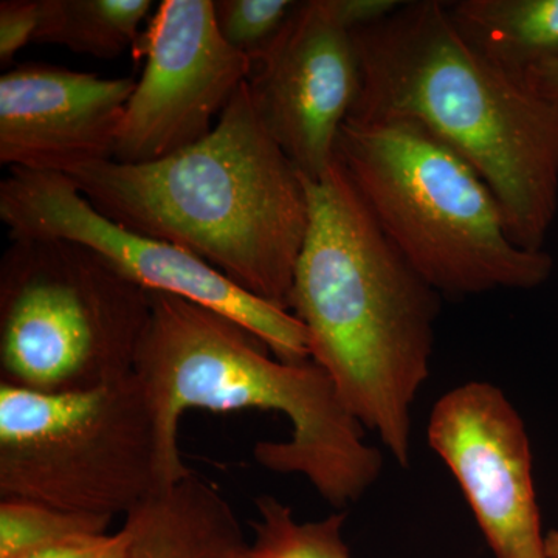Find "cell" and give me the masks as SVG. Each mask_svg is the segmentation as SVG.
<instances>
[{
  "label": "cell",
  "instance_id": "obj_20",
  "mask_svg": "<svg viewBox=\"0 0 558 558\" xmlns=\"http://www.w3.org/2000/svg\"><path fill=\"white\" fill-rule=\"evenodd\" d=\"M124 553L126 535L120 529L117 534L72 539L22 558H124Z\"/></svg>",
  "mask_w": 558,
  "mask_h": 558
},
{
  "label": "cell",
  "instance_id": "obj_3",
  "mask_svg": "<svg viewBox=\"0 0 558 558\" xmlns=\"http://www.w3.org/2000/svg\"><path fill=\"white\" fill-rule=\"evenodd\" d=\"M68 178L109 219L193 253L289 311L310 223L306 186L264 126L247 81L196 145L149 163L100 161Z\"/></svg>",
  "mask_w": 558,
  "mask_h": 558
},
{
  "label": "cell",
  "instance_id": "obj_10",
  "mask_svg": "<svg viewBox=\"0 0 558 558\" xmlns=\"http://www.w3.org/2000/svg\"><path fill=\"white\" fill-rule=\"evenodd\" d=\"M250 94L264 126L303 178L337 160L340 131L359 100L354 35L333 0L296 3L269 47L252 60Z\"/></svg>",
  "mask_w": 558,
  "mask_h": 558
},
{
  "label": "cell",
  "instance_id": "obj_17",
  "mask_svg": "<svg viewBox=\"0 0 558 558\" xmlns=\"http://www.w3.org/2000/svg\"><path fill=\"white\" fill-rule=\"evenodd\" d=\"M113 519L25 501H0V558H22L72 539L109 534Z\"/></svg>",
  "mask_w": 558,
  "mask_h": 558
},
{
  "label": "cell",
  "instance_id": "obj_9",
  "mask_svg": "<svg viewBox=\"0 0 558 558\" xmlns=\"http://www.w3.org/2000/svg\"><path fill=\"white\" fill-rule=\"evenodd\" d=\"M132 54L146 62L121 121L119 163H149L199 143L252 70L220 36L213 0H163Z\"/></svg>",
  "mask_w": 558,
  "mask_h": 558
},
{
  "label": "cell",
  "instance_id": "obj_12",
  "mask_svg": "<svg viewBox=\"0 0 558 558\" xmlns=\"http://www.w3.org/2000/svg\"><path fill=\"white\" fill-rule=\"evenodd\" d=\"M135 83L49 64L9 70L0 78V161L69 175L113 160Z\"/></svg>",
  "mask_w": 558,
  "mask_h": 558
},
{
  "label": "cell",
  "instance_id": "obj_1",
  "mask_svg": "<svg viewBox=\"0 0 558 558\" xmlns=\"http://www.w3.org/2000/svg\"><path fill=\"white\" fill-rule=\"evenodd\" d=\"M352 35L360 94L349 119L424 128L487 183L513 242L545 250L558 211L557 110L486 57L447 2H402Z\"/></svg>",
  "mask_w": 558,
  "mask_h": 558
},
{
  "label": "cell",
  "instance_id": "obj_15",
  "mask_svg": "<svg viewBox=\"0 0 558 558\" xmlns=\"http://www.w3.org/2000/svg\"><path fill=\"white\" fill-rule=\"evenodd\" d=\"M153 5V0H38L33 43L101 60L117 58L135 49Z\"/></svg>",
  "mask_w": 558,
  "mask_h": 558
},
{
  "label": "cell",
  "instance_id": "obj_8",
  "mask_svg": "<svg viewBox=\"0 0 558 558\" xmlns=\"http://www.w3.org/2000/svg\"><path fill=\"white\" fill-rule=\"evenodd\" d=\"M0 219L10 240L86 245L150 293L179 296L240 323L278 359L311 360L310 336L292 312L250 295L193 253L109 219L68 175L10 170L0 182Z\"/></svg>",
  "mask_w": 558,
  "mask_h": 558
},
{
  "label": "cell",
  "instance_id": "obj_18",
  "mask_svg": "<svg viewBox=\"0 0 558 558\" xmlns=\"http://www.w3.org/2000/svg\"><path fill=\"white\" fill-rule=\"evenodd\" d=\"M296 3L290 0H218L215 20L223 40L250 61L284 27Z\"/></svg>",
  "mask_w": 558,
  "mask_h": 558
},
{
  "label": "cell",
  "instance_id": "obj_14",
  "mask_svg": "<svg viewBox=\"0 0 558 558\" xmlns=\"http://www.w3.org/2000/svg\"><path fill=\"white\" fill-rule=\"evenodd\" d=\"M449 9L486 57L521 78L558 60V0H461Z\"/></svg>",
  "mask_w": 558,
  "mask_h": 558
},
{
  "label": "cell",
  "instance_id": "obj_16",
  "mask_svg": "<svg viewBox=\"0 0 558 558\" xmlns=\"http://www.w3.org/2000/svg\"><path fill=\"white\" fill-rule=\"evenodd\" d=\"M255 538L245 558H352L343 539L347 513L300 523L292 509L271 495L256 498Z\"/></svg>",
  "mask_w": 558,
  "mask_h": 558
},
{
  "label": "cell",
  "instance_id": "obj_11",
  "mask_svg": "<svg viewBox=\"0 0 558 558\" xmlns=\"http://www.w3.org/2000/svg\"><path fill=\"white\" fill-rule=\"evenodd\" d=\"M427 440L457 480L495 557L519 558L543 546L531 439L501 388L472 380L440 396Z\"/></svg>",
  "mask_w": 558,
  "mask_h": 558
},
{
  "label": "cell",
  "instance_id": "obj_19",
  "mask_svg": "<svg viewBox=\"0 0 558 558\" xmlns=\"http://www.w3.org/2000/svg\"><path fill=\"white\" fill-rule=\"evenodd\" d=\"M38 27V0L0 3V64L9 68L17 51L33 43Z\"/></svg>",
  "mask_w": 558,
  "mask_h": 558
},
{
  "label": "cell",
  "instance_id": "obj_2",
  "mask_svg": "<svg viewBox=\"0 0 558 558\" xmlns=\"http://www.w3.org/2000/svg\"><path fill=\"white\" fill-rule=\"evenodd\" d=\"M303 179L310 223L289 311L348 410L409 468L440 295L381 230L339 157L322 179Z\"/></svg>",
  "mask_w": 558,
  "mask_h": 558
},
{
  "label": "cell",
  "instance_id": "obj_22",
  "mask_svg": "<svg viewBox=\"0 0 558 558\" xmlns=\"http://www.w3.org/2000/svg\"><path fill=\"white\" fill-rule=\"evenodd\" d=\"M545 554L546 558H558V527L545 535Z\"/></svg>",
  "mask_w": 558,
  "mask_h": 558
},
{
  "label": "cell",
  "instance_id": "obj_6",
  "mask_svg": "<svg viewBox=\"0 0 558 558\" xmlns=\"http://www.w3.org/2000/svg\"><path fill=\"white\" fill-rule=\"evenodd\" d=\"M153 293L73 241L10 240L0 263L2 384L86 391L134 376Z\"/></svg>",
  "mask_w": 558,
  "mask_h": 558
},
{
  "label": "cell",
  "instance_id": "obj_7",
  "mask_svg": "<svg viewBox=\"0 0 558 558\" xmlns=\"http://www.w3.org/2000/svg\"><path fill=\"white\" fill-rule=\"evenodd\" d=\"M159 433L138 377L72 392L0 384V497L126 515L156 492Z\"/></svg>",
  "mask_w": 558,
  "mask_h": 558
},
{
  "label": "cell",
  "instance_id": "obj_13",
  "mask_svg": "<svg viewBox=\"0 0 558 558\" xmlns=\"http://www.w3.org/2000/svg\"><path fill=\"white\" fill-rule=\"evenodd\" d=\"M124 558H245L250 542L233 506L191 472L124 515Z\"/></svg>",
  "mask_w": 558,
  "mask_h": 558
},
{
  "label": "cell",
  "instance_id": "obj_23",
  "mask_svg": "<svg viewBox=\"0 0 558 558\" xmlns=\"http://www.w3.org/2000/svg\"><path fill=\"white\" fill-rule=\"evenodd\" d=\"M519 558H546L545 543H543V546H539V548L529 550V553L523 554V556Z\"/></svg>",
  "mask_w": 558,
  "mask_h": 558
},
{
  "label": "cell",
  "instance_id": "obj_5",
  "mask_svg": "<svg viewBox=\"0 0 558 558\" xmlns=\"http://www.w3.org/2000/svg\"><path fill=\"white\" fill-rule=\"evenodd\" d=\"M337 157L381 230L440 296L537 289L553 275L546 250L510 238L478 172L413 121L348 119Z\"/></svg>",
  "mask_w": 558,
  "mask_h": 558
},
{
  "label": "cell",
  "instance_id": "obj_21",
  "mask_svg": "<svg viewBox=\"0 0 558 558\" xmlns=\"http://www.w3.org/2000/svg\"><path fill=\"white\" fill-rule=\"evenodd\" d=\"M523 78L539 98L549 102L558 112V60L529 69Z\"/></svg>",
  "mask_w": 558,
  "mask_h": 558
},
{
  "label": "cell",
  "instance_id": "obj_4",
  "mask_svg": "<svg viewBox=\"0 0 558 558\" xmlns=\"http://www.w3.org/2000/svg\"><path fill=\"white\" fill-rule=\"evenodd\" d=\"M135 376L159 433L165 486L191 473L179 449V427L191 409L275 411L288 418L286 440H260L256 462L269 472L300 475L337 509L357 502L384 470L379 449L314 360L286 362L240 323L167 293L153 311Z\"/></svg>",
  "mask_w": 558,
  "mask_h": 558
}]
</instances>
